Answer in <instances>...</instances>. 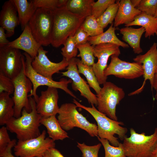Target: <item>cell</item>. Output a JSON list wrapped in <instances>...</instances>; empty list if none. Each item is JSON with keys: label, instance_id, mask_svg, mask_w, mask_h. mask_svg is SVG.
I'll return each mask as SVG.
<instances>
[{"label": "cell", "instance_id": "obj_1", "mask_svg": "<svg viewBox=\"0 0 157 157\" xmlns=\"http://www.w3.org/2000/svg\"><path fill=\"white\" fill-rule=\"evenodd\" d=\"M29 98L31 111L28 112L24 108L20 117H13L6 124L8 130L15 133L18 140L24 141L36 138L41 133L39 127L42 116L37 111L34 98Z\"/></svg>", "mask_w": 157, "mask_h": 157}, {"label": "cell", "instance_id": "obj_2", "mask_svg": "<svg viewBox=\"0 0 157 157\" xmlns=\"http://www.w3.org/2000/svg\"><path fill=\"white\" fill-rule=\"evenodd\" d=\"M68 11L65 6L53 11V25L51 44L60 46L70 36H74L85 19Z\"/></svg>", "mask_w": 157, "mask_h": 157}, {"label": "cell", "instance_id": "obj_3", "mask_svg": "<svg viewBox=\"0 0 157 157\" xmlns=\"http://www.w3.org/2000/svg\"><path fill=\"white\" fill-rule=\"evenodd\" d=\"M73 102L77 107L85 110L94 117L97 124L98 136L100 138L107 139L111 145L117 147L120 142L118 138L114 135H117L122 141L126 137V134L128 130L126 128L121 126L124 125L123 122L110 118L99 111L93 104L91 105V107H87L81 104L75 99H73Z\"/></svg>", "mask_w": 157, "mask_h": 157}, {"label": "cell", "instance_id": "obj_4", "mask_svg": "<svg viewBox=\"0 0 157 157\" xmlns=\"http://www.w3.org/2000/svg\"><path fill=\"white\" fill-rule=\"evenodd\" d=\"M130 131V136L125 137L122 143L126 157H149L157 144V128L149 135L138 133L133 128Z\"/></svg>", "mask_w": 157, "mask_h": 157}, {"label": "cell", "instance_id": "obj_5", "mask_svg": "<svg viewBox=\"0 0 157 157\" xmlns=\"http://www.w3.org/2000/svg\"><path fill=\"white\" fill-rule=\"evenodd\" d=\"M74 103H65L59 107L57 119L62 128L65 131L75 127L85 131L92 137H97V126L90 122L80 113Z\"/></svg>", "mask_w": 157, "mask_h": 157}, {"label": "cell", "instance_id": "obj_6", "mask_svg": "<svg viewBox=\"0 0 157 157\" xmlns=\"http://www.w3.org/2000/svg\"><path fill=\"white\" fill-rule=\"evenodd\" d=\"M32 34L41 46L51 44L53 25V11L38 8L28 22Z\"/></svg>", "mask_w": 157, "mask_h": 157}, {"label": "cell", "instance_id": "obj_7", "mask_svg": "<svg viewBox=\"0 0 157 157\" xmlns=\"http://www.w3.org/2000/svg\"><path fill=\"white\" fill-rule=\"evenodd\" d=\"M23 54L25 58L24 66L25 74L33 85V90L30 94L28 95L29 97L33 96L36 102L39 97L36 94L37 89L40 86H46L48 87L61 89L74 99H78L72 92L68 88V84L72 82L71 79L69 78L67 80L63 78L59 81H57L39 74L33 69L31 63L33 58L26 52H25Z\"/></svg>", "mask_w": 157, "mask_h": 157}, {"label": "cell", "instance_id": "obj_8", "mask_svg": "<svg viewBox=\"0 0 157 157\" xmlns=\"http://www.w3.org/2000/svg\"><path fill=\"white\" fill-rule=\"evenodd\" d=\"M103 85L99 93L96 95L97 110L117 121L116 106L124 97V92L122 88L110 82L106 81Z\"/></svg>", "mask_w": 157, "mask_h": 157}, {"label": "cell", "instance_id": "obj_9", "mask_svg": "<svg viewBox=\"0 0 157 157\" xmlns=\"http://www.w3.org/2000/svg\"><path fill=\"white\" fill-rule=\"evenodd\" d=\"M43 130L38 137L24 141L18 140L14 147V155L17 157H43L48 150L55 148L54 141L46 137Z\"/></svg>", "mask_w": 157, "mask_h": 157}, {"label": "cell", "instance_id": "obj_10", "mask_svg": "<svg viewBox=\"0 0 157 157\" xmlns=\"http://www.w3.org/2000/svg\"><path fill=\"white\" fill-rule=\"evenodd\" d=\"M25 62L23 69L19 74L13 79L14 90L12 98L14 103V117L16 118L21 116L24 108L28 112H30L31 110L28 93L32 91L33 85L25 74Z\"/></svg>", "mask_w": 157, "mask_h": 157}, {"label": "cell", "instance_id": "obj_11", "mask_svg": "<svg viewBox=\"0 0 157 157\" xmlns=\"http://www.w3.org/2000/svg\"><path fill=\"white\" fill-rule=\"evenodd\" d=\"M25 57L20 50L8 46H0V72L13 79L22 70Z\"/></svg>", "mask_w": 157, "mask_h": 157}, {"label": "cell", "instance_id": "obj_12", "mask_svg": "<svg viewBox=\"0 0 157 157\" xmlns=\"http://www.w3.org/2000/svg\"><path fill=\"white\" fill-rule=\"evenodd\" d=\"M104 73L106 77L113 75L120 78L134 79L143 76V70L141 63L122 60L118 56L113 55L111 56L110 63Z\"/></svg>", "mask_w": 157, "mask_h": 157}, {"label": "cell", "instance_id": "obj_13", "mask_svg": "<svg viewBox=\"0 0 157 157\" xmlns=\"http://www.w3.org/2000/svg\"><path fill=\"white\" fill-rule=\"evenodd\" d=\"M93 53L98 61L92 66L93 69L99 84H103L107 81V77L104 72L108 59L113 55L119 56L121 54L119 46L112 43L101 44L94 46Z\"/></svg>", "mask_w": 157, "mask_h": 157}, {"label": "cell", "instance_id": "obj_14", "mask_svg": "<svg viewBox=\"0 0 157 157\" xmlns=\"http://www.w3.org/2000/svg\"><path fill=\"white\" fill-rule=\"evenodd\" d=\"M76 59L74 58L68 62V65L66 68L67 71L61 72L62 76L71 79L72 89L75 91H79L81 95L85 98L89 104L97 106L96 95L92 93L89 85L80 76L78 70Z\"/></svg>", "mask_w": 157, "mask_h": 157}, {"label": "cell", "instance_id": "obj_15", "mask_svg": "<svg viewBox=\"0 0 157 157\" xmlns=\"http://www.w3.org/2000/svg\"><path fill=\"white\" fill-rule=\"evenodd\" d=\"M48 52V51L44 50L41 46L38 50V55L33 59L31 65L33 69L39 74L53 79V74L59 73L60 71L67 68L68 62L64 57L59 63L51 62L46 55Z\"/></svg>", "mask_w": 157, "mask_h": 157}, {"label": "cell", "instance_id": "obj_16", "mask_svg": "<svg viewBox=\"0 0 157 157\" xmlns=\"http://www.w3.org/2000/svg\"><path fill=\"white\" fill-rule=\"evenodd\" d=\"M157 43L154 42L150 49L145 54L139 55L133 59L135 62L142 64L143 70L144 81L141 87L129 94L131 96L139 94L143 90L147 80L149 81L152 89L154 75L157 69V57L156 50Z\"/></svg>", "mask_w": 157, "mask_h": 157}, {"label": "cell", "instance_id": "obj_17", "mask_svg": "<svg viewBox=\"0 0 157 157\" xmlns=\"http://www.w3.org/2000/svg\"><path fill=\"white\" fill-rule=\"evenodd\" d=\"M58 98L56 88L48 87L45 90L42 91L36 102V108L38 113L42 117L56 115L59 109L58 103Z\"/></svg>", "mask_w": 157, "mask_h": 157}, {"label": "cell", "instance_id": "obj_18", "mask_svg": "<svg viewBox=\"0 0 157 157\" xmlns=\"http://www.w3.org/2000/svg\"><path fill=\"white\" fill-rule=\"evenodd\" d=\"M17 10L13 0L6 1L0 13V25L6 31L7 37L12 36L16 27L20 24Z\"/></svg>", "mask_w": 157, "mask_h": 157}, {"label": "cell", "instance_id": "obj_19", "mask_svg": "<svg viewBox=\"0 0 157 157\" xmlns=\"http://www.w3.org/2000/svg\"><path fill=\"white\" fill-rule=\"evenodd\" d=\"M7 45L24 51L33 59L38 55V50L42 46L34 38L28 24L20 36L10 42Z\"/></svg>", "mask_w": 157, "mask_h": 157}, {"label": "cell", "instance_id": "obj_20", "mask_svg": "<svg viewBox=\"0 0 157 157\" xmlns=\"http://www.w3.org/2000/svg\"><path fill=\"white\" fill-rule=\"evenodd\" d=\"M141 13L133 6L131 0H120L113 26L116 27L123 24H128L132 22Z\"/></svg>", "mask_w": 157, "mask_h": 157}, {"label": "cell", "instance_id": "obj_21", "mask_svg": "<svg viewBox=\"0 0 157 157\" xmlns=\"http://www.w3.org/2000/svg\"><path fill=\"white\" fill-rule=\"evenodd\" d=\"M119 31L122 35V39L130 46L134 53L139 54L142 52L140 41L142 35L145 32L143 27L135 28L131 26H125L120 29Z\"/></svg>", "mask_w": 157, "mask_h": 157}, {"label": "cell", "instance_id": "obj_22", "mask_svg": "<svg viewBox=\"0 0 157 157\" xmlns=\"http://www.w3.org/2000/svg\"><path fill=\"white\" fill-rule=\"evenodd\" d=\"M116 30L113 23L105 32L96 36H89L88 42L93 46L101 44L110 43L117 45L124 48H129V46L128 44L121 41L117 37L115 33Z\"/></svg>", "mask_w": 157, "mask_h": 157}, {"label": "cell", "instance_id": "obj_23", "mask_svg": "<svg viewBox=\"0 0 157 157\" xmlns=\"http://www.w3.org/2000/svg\"><path fill=\"white\" fill-rule=\"evenodd\" d=\"M40 123L46 128L49 137L54 141L69 138L67 133L62 128L56 115L42 117Z\"/></svg>", "mask_w": 157, "mask_h": 157}, {"label": "cell", "instance_id": "obj_24", "mask_svg": "<svg viewBox=\"0 0 157 157\" xmlns=\"http://www.w3.org/2000/svg\"><path fill=\"white\" fill-rule=\"evenodd\" d=\"M139 26L143 27L145 30V37H150L157 35V17L152 16L142 12L137 16L134 20L125 26Z\"/></svg>", "mask_w": 157, "mask_h": 157}, {"label": "cell", "instance_id": "obj_25", "mask_svg": "<svg viewBox=\"0 0 157 157\" xmlns=\"http://www.w3.org/2000/svg\"><path fill=\"white\" fill-rule=\"evenodd\" d=\"M18 15L20 24L23 30L38 8L32 1L13 0Z\"/></svg>", "mask_w": 157, "mask_h": 157}, {"label": "cell", "instance_id": "obj_26", "mask_svg": "<svg viewBox=\"0 0 157 157\" xmlns=\"http://www.w3.org/2000/svg\"><path fill=\"white\" fill-rule=\"evenodd\" d=\"M14 103L12 98L6 92L0 93V125H6L14 117Z\"/></svg>", "mask_w": 157, "mask_h": 157}, {"label": "cell", "instance_id": "obj_27", "mask_svg": "<svg viewBox=\"0 0 157 157\" xmlns=\"http://www.w3.org/2000/svg\"><path fill=\"white\" fill-rule=\"evenodd\" d=\"M94 0H67L65 7L72 13L85 18L91 15Z\"/></svg>", "mask_w": 157, "mask_h": 157}, {"label": "cell", "instance_id": "obj_28", "mask_svg": "<svg viewBox=\"0 0 157 157\" xmlns=\"http://www.w3.org/2000/svg\"><path fill=\"white\" fill-rule=\"evenodd\" d=\"M76 63L79 73L85 77L90 87L94 90L97 94H98L101 88L100 86L92 66H89L84 64L81 60L77 58Z\"/></svg>", "mask_w": 157, "mask_h": 157}, {"label": "cell", "instance_id": "obj_29", "mask_svg": "<svg viewBox=\"0 0 157 157\" xmlns=\"http://www.w3.org/2000/svg\"><path fill=\"white\" fill-rule=\"evenodd\" d=\"M120 0L110 5L104 12L98 18L97 21L100 26L103 29L109 24H112L116 16Z\"/></svg>", "mask_w": 157, "mask_h": 157}, {"label": "cell", "instance_id": "obj_30", "mask_svg": "<svg viewBox=\"0 0 157 157\" xmlns=\"http://www.w3.org/2000/svg\"><path fill=\"white\" fill-rule=\"evenodd\" d=\"M80 27L86 32L89 36H96L104 32V29L99 25L97 18L92 15L85 18Z\"/></svg>", "mask_w": 157, "mask_h": 157}, {"label": "cell", "instance_id": "obj_31", "mask_svg": "<svg viewBox=\"0 0 157 157\" xmlns=\"http://www.w3.org/2000/svg\"><path fill=\"white\" fill-rule=\"evenodd\" d=\"M94 46L88 42L83 44L77 45L79 51V53L77 56L81 58V61L83 63L89 66H92L95 63Z\"/></svg>", "mask_w": 157, "mask_h": 157}, {"label": "cell", "instance_id": "obj_32", "mask_svg": "<svg viewBox=\"0 0 157 157\" xmlns=\"http://www.w3.org/2000/svg\"><path fill=\"white\" fill-rule=\"evenodd\" d=\"M97 137L104 148V157H127L122 143H120L118 146H114L110 145L107 140Z\"/></svg>", "mask_w": 157, "mask_h": 157}, {"label": "cell", "instance_id": "obj_33", "mask_svg": "<svg viewBox=\"0 0 157 157\" xmlns=\"http://www.w3.org/2000/svg\"><path fill=\"white\" fill-rule=\"evenodd\" d=\"M61 49V53L66 60L69 62L77 55L78 49L74 36H70L65 41Z\"/></svg>", "mask_w": 157, "mask_h": 157}, {"label": "cell", "instance_id": "obj_34", "mask_svg": "<svg viewBox=\"0 0 157 157\" xmlns=\"http://www.w3.org/2000/svg\"><path fill=\"white\" fill-rule=\"evenodd\" d=\"M36 7L47 8L53 11L56 9L65 6L67 0H32Z\"/></svg>", "mask_w": 157, "mask_h": 157}, {"label": "cell", "instance_id": "obj_35", "mask_svg": "<svg viewBox=\"0 0 157 157\" xmlns=\"http://www.w3.org/2000/svg\"><path fill=\"white\" fill-rule=\"evenodd\" d=\"M116 2L115 0H98L94 2L92 6V14L97 19L111 5Z\"/></svg>", "mask_w": 157, "mask_h": 157}, {"label": "cell", "instance_id": "obj_36", "mask_svg": "<svg viewBox=\"0 0 157 157\" xmlns=\"http://www.w3.org/2000/svg\"><path fill=\"white\" fill-rule=\"evenodd\" d=\"M77 146L81 151L83 157H98L99 150L101 146L100 143L93 146H88L84 143L77 142Z\"/></svg>", "mask_w": 157, "mask_h": 157}, {"label": "cell", "instance_id": "obj_37", "mask_svg": "<svg viewBox=\"0 0 157 157\" xmlns=\"http://www.w3.org/2000/svg\"><path fill=\"white\" fill-rule=\"evenodd\" d=\"M137 8L141 12L154 16L157 9V0H141Z\"/></svg>", "mask_w": 157, "mask_h": 157}, {"label": "cell", "instance_id": "obj_38", "mask_svg": "<svg viewBox=\"0 0 157 157\" xmlns=\"http://www.w3.org/2000/svg\"><path fill=\"white\" fill-rule=\"evenodd\" d=\"M14 90L13 79L0 72V93L5 92L10 95L13 93Z\"/></svg>", "mask_w": 157, "mask_h": 157}, {"label": "cell", "instance_id": "obj_39", "mask_svg": "<svg viewBox=\"0 0 157 157\" xmlns=\"http://www.w3.org/2000/svg\"><path fill=\"white\" fill-rule=\"evenodd\" d=\"M6 127L3 126L0 129V152L4 150L11 142Z\"/></svg>", "mask_w": 157, "mask_h": 157}, {"label": "cell", "instance_id": "obj_40", "mask_svg": "<svg viewBox=\"0 0 157 157\" xmlns=\"http://www.w3.org/2000/svg\"><path fill=\"white\" fill-rule=\"evenodd\" d=\"M74 36L77 45L83 44L88 42V39L89 36L86 32L80 27Z\"/></svg>", "mask_w": 157, "mask_h": 157}, {"label": "cell", "instance_id": "obj_41", "mask_svg": "<svg viewBox=\"0 0 157 157\" xmlns=\"http://www.w3.org/2000/svg\"><path fill=\"white\" fill-rule=\"evenodd\" d=\"M17 143L16 140L13 139L5 149L0 152V157H16L12 153V149L14 147Z\"/></svg>", "mask_w": 157, "mask_h": 157}, {"label": "cell", "instance_id": "obj_42", "mask_svg": "<svg viewBox=\"0 0 157 157\" xmlns=\"http://www.w3.org/2000/svg\"><path fill=\"white\" fill-rule=\"evenodd\" d=\"M43 157H64L60 152L55 148L50 149L45 153Z\"/></svg>", "mask_w": 157, "mask_h": 157}, {"label": "cell", "instance_id": "obj_43", "mask_svg": "<svg viewBox=\"0 0 157 157\" xmlns=\"http://www.w3.org/2000/svg\"><path fill=\"white\" fill-rule=\"evenodd\" d=\"M5 29L2 27H0V46L7 45L10 42L7 39V36L5 32Z\"/></svg>", "mask_w": 157, "mask_h": 157}, {"label": "cell", "instance_id": "obj_44", "mask_svg": "<svg viewBox=\"0 0 157 157\" xmlns=\"http://www.w3.org/2000/svg\"><path fill=\"white\" fill-rule=\"evenodd\" d=\"M156 90H157V69L156 71L154 78L152 88Z\"/></svg>", "mask_w": 157, "mask_h": 157}, {"label": "cell", "instance_id": "obj_45", "mask_svg": "<svg viewBox=\"0 0 157 157\" xmlns=\"http://www.w3.org/2000/svg\"><path fill=\"white\" fill-rule=\"evenodd\" d=\"M141 0H131V2L133 6L136 8L139 5Z\"/></svg>", "mask_w": 157, "mask_h": 157}, {"label": "cell", "instance_id": "obj_46", "mask_svg": "<svg viewBox=\"0 0 157 157\" xmlns=\"http://www.w3.org/2000/svg\"><path fill=\"white\" fill-rule=\"evenodd\" d=\"M149 157H157V144L155 149Z\"/></svg>", "mask_w": 157, "mask_h": 157}, {"label": "cell", "instance_id": "obj_47", "mask_svg": "<svg viewBox=\"0 0 157 157\" xmlns=\"http://www.w3.org/2000/svg\"><path fill=\"white\" fill-rule=\"evenodd\" d=\"M156 90V94L155 95V98L157 101L156 104L157 105V90Z\"/></svg>", "mask_w": 157, "mask_h": 157}, {"label": "cell", "instance_id": "obj_48", "mask_svg": "<svg viewBox=\"0 0 157 157\" xmlns=\"http://www.w3.org/2000/svg\"><path fill=\"white\" fill-rule=\"evenodd\" d=\"M154 17H157V9Z\"/></svg>", "mask_w": 157, "mask_h": 157}, {"label": "cell", "instance_id": "obj_49", "mask_svg": "<svg viewBox=\"0 0 157 157\" xmlns=\"http://www.w3.org/2000/svg\"><path fill=\"white\" fill-rule=\"evenodd\" d=\"M156 55H157V49L156 50Z\"/></svg>", "mask_w": 157, "mask_h": 157}, {"label": "cell", "instance_id": "obj_50", "mask_svg": "<svg viewBox=\"0 0 157 157\" xmlns=\"http://www.w3.org/2000/svg\"></svg>", "mask_w": 157, "mask_h": 157}]
</instances>
